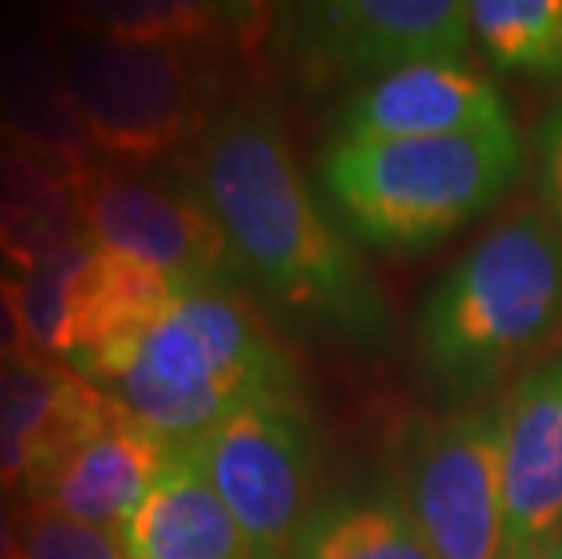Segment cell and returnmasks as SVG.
<instances>
[{
  "mask_svg": "<svg viewBox=\"0 0 562 559\" xmlns=\"http://www.w3.org/2000/svg\"><path fill=\"white\" fill-rule=\"evenodd\" d=\"M0 135L77 182L102 160L58 74L52 41L30 26H0Z\"/></svg>",
  "mask_w": 562,
  "mask_h": 559,
  "instance_id": "4fadbf2b",
  "label": "cell"
},
{
  "mask_svg": "<svg viewBox=\"0 0 562 559\" xmlns=\"http://www.w3.org/2000/svg\"><path fill=\"white\" fill-rule=\"evenodd\" d=\"M88 382L167 450H189L247 400L297 385L286 353L229 280L178 288Z\"/></svg>",
  "mask_w": 562,
  "mask_h": 559,
  "instance_id": "7a4b0ae2",
  "label": "cell"
},
{
  "mask_svg": "<svg viewBox=\"0 0 562 559\" xmlns=\"http://www.w3.org/2000/svg\"><path fill=\"white\" fill-rule=\"evenodd\" d=\"M116 418L88 378L41 353H15L0 367V483L22 497L41 494L52 472Z\"/></svg>",
  "mask_w": 562,
  "mask_h": 559,
  "instance_id": "30bf717a",
  "label": "cell"
},
{
  "mask_svg": "<svg viewBox=\"0 0 562 559\" xmlns=\"http://www.w3.org/2000/svg\"><path fill=\"white\" fill-rule=\"evenodd\" d=\"M291 559H436L396 483L345 487L319 497Z\"/></svg>",
  "mask_w": 562,
  "mask_h": 559,
  "instance_id": "e0dca14e",
  "label": "cell"
},
{
  "mask_svg": "<svg viewBox=\"0 0 562 559\" xmlns=\"http://www.w3.org/2000/svg\"><path fill=\"white\" fill-rule=\"evenodd\" d=\"M522 171L512 121L428 138H330L319 186L334 215L374 251H425L480 219Z\"/></svg>",
  "mask_w": 562,
  "mask_h": 559,
  "instance_id": "277c9868",
  "label": "cell"
},
{
  "mask_svg": "<svg viewBox=\"0 0 562 559\" xmlns=\"http://www.w3.org/2000/svg\"><path fill=\"white\" fill-rule=\"evenodd\" d=\"M15 559H127L121 534L88 527L47 505H22Z\"/></svg>",
  "mask_w": 562,
  "mask_h": 559,
  "instance_id": "ffe728a7",
  "label": "cell"
},
{
  "mask_svg": "<svg viewBox=\"0 0 562 559\" xmlns=\"http://www.w3.org/2000/svg\"><path fill=\"white\" fill-rule=\"evenodd\" d=\"M182 455L196 461L233 513L250 559H291L319 502V450L302 389H272L247 400Z\"/></svg>",
  "mask_w": 562,
  "mask_h": 559,
  "instance_id": "8992f818",
  "label": "cell"
},
{
  "mask_svg": "<svg viewBox=\"0 0 562 559\" xmlns=\"http://www.w3.org/2000/svg\"><path fill=\"white\" fill-rule=\"evenodd\" d=\"M167 458L171 450L157 436L116 411V418L80 444L26 505H47L88 527L121 534Z\"/></svg>",
  "mask_w": 562,
  "mask_h": 559,
  "instance_id": "5bb4252c",
  "label": "cell"
},
{
  "mask_svg": "<svg viewBox=\"0 0 562 559\" xmlns=\"http://www.w3.org/2000/svg\"><path fill=\"white\" fill-rule=\"evenodd\" d=\"M501 559H537L562 530V349L519 378L501 403Z\"/></svg>",
  "mask_w": 562,
  "mask_h": 559,
  "instance_id": "8fae6325",
  "label": "cell"
},
{
  "mask_svg": "<svg viewBox=\"0 0 562 559\" xmlns=\"http://www.w3.org/2000/svg\"><path fill=\"white\" fill-rule=\"evenodd\" d=\"M186 178L218 219L236 272L286 320L349 349L392 342L389 299L319 208L269 99L236 94L214 110Z\"/></svg>",
  "mask_w": 562,
  "mask_h": 559,
  "instance_id": "6da1fadb",
  "label": "cell"
},
{
  "mask_svg": "<svg viewBox=\"0 0 562 559\" xmlns=\"http://www.w3.org/2000/svg\"><path fill=\"white\" fill-rule=\"evenodd\" d=\"M272 47L297 85H374L417 63H461L472 37L461 0H319L272 8Z\"/></svg>",
  "mask_w": 562,
  "mask_h": 559,
  "instance_id": "52a82bcc",
  "label": "cell"
},
{
  "mask_svg": "<svg viewBox=\"0 0 562 559\" xmlns=\"http://www.w3.org/2000/svg\"><path fill=\"white\" fill-rule=\"evenodd\" d=\"M83 236L77 178L0 135V258L26 272Z\"/></svg>",
  "mask_w": 562,
  "mask_h": 559,
  "instance_id": "2e32d148",
  "label": "cell"
},
{
  "mask_svg": "<svg viewBox=\"0 0 562 559\" xmlns=\"http://www.w3.org/2000/svg\"><path fill=\"white\" fill-rule=\"evenodd\" d=\"M66 19L135 44L214 47L229 30L247 33L250 26H266L269 11L200 4V0H99V4L66 8Z\"/></svg>",
  "mask_w": 562,
  "mask_h": 559,
  "instance_id": "ac0fdd59",
  "label": "cell"
},
{
  "mask_svg": "<svg viewBox=\"0 0 562 559\" xmlns=\"http://www.w3.org/2000/svg\"><path fill=\"white\" fill-rule=\"evenodd\" d=\"M15 353H26V338H22L11 277L0 272V356H15Z\"/></svg>",
  "mask_w": 562,
  "mask_h": 559,
  "instance_id": "7402d4cb",
  "label": "cell"
},
{
  "mask_svg": "<svg viewBox=\"0 0 562 559\" xmlns=\"http://www.w3.org/2000/svg\"><path fill=\"white\" fill-rule=\"evenodd\" d=\"M83 233L113 255L164 272L178 288L233 283V255L196 186L178 171L99 160L77 182Z\"/></svg>",
  "mask_w": 562,
  "mask_h": 559,
  "instance_id": "9c48e42d",
  "label": "cell"
},
{
  "mask_svg": "<svg viewBox=\"0 0 562 559\" xmlns=\"http://www.w3.org/2000/svg\"><path fill=\"white\" fill-rule=\"evenodd\" d=\"M501 403L417 425L406 439L396 487L436 559H501Z\"/></svg>",
  "mask_w": 562,
  "mask_h": 559,
  "instance_id": "ba28073f",
  "label": "cell"
},
{
  "mask_svg": "<svg viewBox=\"0 0 562 559\" xmlns=\"http://www.w3.org/2000/svg\"><path fill=\"white\" fill-rule=\"evenodd\" d=\"M472 37L505 74L562 77V0H472Z\"/></svg>",
  "mask_w": 562,
  "mask_h": 559,
  "instance_id": "d6986e66",
  "label": "cell"
},
{
  "mask_svg": "<svg viewBox=\"0 0 562 559\" xmlns=\"http://www.w3.org/2000/svg\"><path fill=\"white\" fill-rule=\"evenodd\" d=\"M541 197L544 215L562 233V105L541 127Z\"/></svg>",
  "mask_w": 562,
  "mask_h": 559,
  "instance_id": "44dd1931",
  "label": "cell"
},
{
  "mask_svg": "<svg viewBox=\"0 0 562 559\" xmlns=\"http://www.w3.org/2000/svg\"><path fill=\"white\" fill-rule=\"evenodd\" d=\"M562 335V233L537 208L501 219L447 269L417 316L425 374L450 403L519 374Z\"/></svg>",
  "mask_w": 562,
  "mask_h": 559,
  "instance_id": "3957f363",
  "label": "cell"
},
{
  "mask_svg": "<svg viewBox=\"0 0 562 559\" xmlns=\"http://www.w3.org/2000/svg\"><path fill=\"white\" fill-rule=\"evenodd\" d=\"M121 541L127 559H250L233 513L182 450H171Z\"/></svg>",
  "mask_w": 562,
  "mask_h": 559,
  "instance_id": "9a60e30c",
  "label": "cell"
},
{
  "mask_svg": "<svg viewBox=\"0 0 562 559\" xmlns=\"http://www.w3.org/2000/svg\"><path fill=\"white\" fill-rule=\"evenodd\" d=\"M58 74L102 160L153 168L207 127V47L135 44L58 15L47 26Z\"/></svg>",
  "mask_w": 562,
  "mask_h": 559,
  "instance_id": "5b68a950",
  "label": "cell"
},
{
  "mask_svg": "<svg viewBox=\"0 0 562 559\" xmlns=\"http://www.w3.org/2000/svg\"><path fill=\"white\" fill-rule=\"evenodd\" d=\"M19 513L22 505H15V494L0 483V559H15L19 552Z\"/></svg>",
  "mask_w": 562,
  "mask_h": 559,
  "instance_id": "603a6c76",
  "label": "cell"
},
{
  "mask_svg": "<svg viewBox=\"0 0 562 559\" xmlns=\"http://www.w3.org/2000/svg\"><path fill=\"white\" fill-rule=\"evenodd\" d=\"M508 121L497 85L464 63H417L363 85L345 102L334 138H428Z\"/></svg>",
  "mask_w": 562,
  "mask_h": 559,
  "instance_id": "7c38bea8",
  "label": "cell"
},
{
  "mask_svg": "<svg viewBox=\"0 0 562 559\" xmlns=\"http://www.w3.org/2000/svg\"><path fill=\"white\" fill-rule=\"evenodd\" d=\"M537 559H562V530L555 534V541L548 545V549H544L541 556H537Z\"/></svg>",
  "mask_w": 562,
  "mask_h": 559,
  "instance_id": "cb8c5ba5",
  "label": "cell"
},
{
  "mask_svg": "<svg viewBox=\"0 0 562 559\" xmlns=\"http://www.w3.org/2000/svg\"><path fill=\"white\" fill-rule=\"evenodd\" d=\"M4 360H8V356H0V367H4Z\"/></svg>",
  "mask_w": 562,
  "mask_h": 559,
  "instance_id": "d4e9b609",
  "label": "cell"
}]
</instances>
